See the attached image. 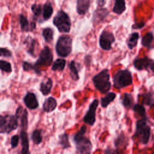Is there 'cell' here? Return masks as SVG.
I'll list each match as a JSON object with an SVG mask.
<instances>
[{"label":"cell","instance_id":"16","mask_svg":"<svg viewBox=\"0 0 154 154\" xmlns=\"http://www.w3.org/2000/svg\"><path fill=\"white\" fill-rule=\"evenodd\" d=\"M152 61V60L147 57L143 58H138L134 60V66L137 70H142L147 69Z\"/></svg>","mask_w":154,"mask_h":154},{"label":"cell","instance_id":"3","mask_svg":"<svg viewBox=\"0 0 154 154\" xmlns=\"http://www.w3.org/2000/svg\"><path fill=\"white\" fill-rule=\"evenodd\" d=\"M72 38L68 35H60L55 45V51L58 57L66 58L72 51Z\"/></svg>","mask_w":154,"mask_h":154},{"label":"cell","instance_id":"37","mask_svg":"<svg viewBox=\"0 0 154 154\" xmlns=\"http://www.w3.org/2000/svg\"><path fill=\"white\" fill-rule=\"evenodd\" d=\"M19 138H20V137L17 135H14L11 137L10 145H11V148L12 149H14L17 147L19 142Z\"/></svg>","mask_w":154,"mask_h":154},{"label":"cell","instance_id":"38","mask_svg":"<svg viewBox=\"0 0 154 154\" xmlns=\"http://www.w3.org/2000/svg\"><path fill=\"white\" fill-rule=\"evenodd\" d=\"M0 57L10 58L12 57V52L7 48L0 47Z\"/></svg>","mask_w":154,"mask_h":154},{"label":"cell","instance_id":"28","mask_svg":"<svg viewBox=\"0 0 154 154\" xmlns=\"http://www.w3.org/2000/svg\"><path fill=\"white\" fill-rule=\"evenodd\" d=\"M22 68L24 71L29 72V71H34L37 75H41V70L39 67H37L34 64H31L28 61H23L22 63Z\"/></svg>","mask_w":154,"mask_h":154},{"label":"cell","instance_id":"7","mask_svg":"<svg viewBox=\"0 0 154 154\" xmlns=\"http://www.w3.org/2000/svg\"><path fill=\"white\" fill-rule=\"evenodd\" d=\"M114 87L120 89L132 84V76L131 72L128 69L119 70L113 75Z\"/></svg>","mask_w":154,"mask_h":154},{"label":"cell","instance_id":"35","mask_svg":"<svg viewBox=\"0 0 154 154\" xmlns=\"http://www.w3.org/2000/svg\"><path fill=\"white\" fill-rule=\"evenodd\" d=\"M0 70L2 72H5L6 73H11L12 72L11 64L10 62L1 60H0Z\"/></svg>","mask_w":154,"mask_h":154},{"label":"cell","instance_id":"31","mask_svg":"<svg viewBox=\"0 0 154 154\" xmlns=\"http://www.w3.org/2000/svg\"><path fill=\"white\" fill-rule=\"evenodd\" d=\"M138 38L139 34L138 32H133L129 35L127 40V45L129 49H132L137 46Z\"/></svg>","mask_w":154,"mask_h":154},{"label":"cell","instance_id":"41","mask_svg":"<svg viewBox=\"0 0 154 154\" xmlns=\"http://www.w3.org/2000/svg\"><path fill=\"white\" fill-rule=\"evenodd\" d=\"M150 68L151 70L154 73V61H152V63L150 64Z\"/></svg>","mask_w":154,"mask_h":154},{"label":"cell","instance_id":"32","mask_svg":"<svg viewBox=\"0 0 154 154\" xmlns=\"http://www.w3.org/2000/svg\"><path fill=\"white\" fill-rule=\"evenodd\" d=\"M143 103L149 106H154V92H148L143 94Z\"/></svg>","mask_w":154,"mask_h":154},{"label":"cell","instance_id":"27","mask_svg":"<svg viewBox=\"0 0 154 154\" xmlns=\"http://www.w3.org/2000/svg\"><path fill=\"white\" fill-rule=\"evenodd\" d=\"M54 31L52 28L46 27L42 31V36L46 43H51L54 40Z\"/></svg>","mask_w":154,"mask_h":154},{"label":"cell","instance_id":"13","mask_svg":"<svg viewBox=\"0 0 154 154\" xmlns=\"http://www.w3.org/2000/svg\"><path fill=\"white\" fill-rule=\"evenodd\" d=\"M19 23L22 32H31L36 28V23L34 21L29 22L27 17L22 14L19 15Z\"/></svg>","mask_w":154,"mask_h":154},{"label":"cell","instance_id":"17","mask_svg":"<svg viewBox=\"0 0 154 154\" xmlns=\"http://www.w3.org/2000/svg\"><path fill=\"white\" fill-rule=\"evenodd\" d=\"M57 106V102L55 98L50 96L46 98L43 103V110L45 112H52Z\"/></svg>","mask_w":154,"mask_h":154},{"label":"cell","instance_id":"18","mask_svg":"<svg viewBox=\"0 0 154 154\" xmlns=\"http://www.w3.org/2000/svg\"><path fill=\"white\" fill-rule=\"evenodd\" d=\"M91 0H77L76 11L78 14L84 15L88 11Z\"/></svg>","mask_w":154,"mask_h":154},{"label":"cell","instance_id":"23","mask_svg":"<svg viewBox=\"0 0 154 154\" xmlns=\"http://www.w3.org/2000/svg\"><path fill=\"white\" fill-rule=\"evenodd\" d=\"M126 10V3L125 0H115L112 11L114 13L120 14Z\"/></svg>","mask_w":154,"mask_h":154},{"label":"cell","instance_id":"33","mask_svg":"<svg viewBox=\"0 0 154 154\" xmlns=\"http://www.w3.org/2000/svg\"><path fill=\"white\" fill-rule=\"evenodd\" d=\"M31 9L34 14V19L37 20L43 12V7L41 4H34L31 5Z\"/></svg>","mask_w":154,"mask_h":154},{"label":"cell","instance_id":"8","mask_svg":"<svg viewBox=\"0 0 154 154\" xmlns=\"http://www.w3.org/2000/svg\"><path fill=\"white\" fill-rule=\"evenodd\" d=\"M53 54L48 46H45L40 51L38 57L34 64L40 67H48L53 62Z\"/></svg>","mask_w":154,"mask_h":154},{"label":"cell","instance_id":"20","mask_svg":"<svg viewBox=\"0 0 154 154\" xmlns=\"http://www.w3.org/2000/svg\"><path fill=\"white\" fill-rule=\"evenodd\" d=\"M109 11L106 8H100L94 11L93 13V21L94 22H99L103 20L108 15Z\"/></svg>","mask_w":154,"mask_h":154},{"label":"cell","instance_id":"39","mask_svg":"<svg viewBox=\"0 0 154 154\" xmlns=\"http://www.w3.org/2000/svg\"><path fill=\"white\" fill-rule=\"evenodd\" d=\"M144 23L143 22H141V23H136V24H134L133 26H132V28H135V29H138V28H141L144 26Z\"/></svg>","mask_w":154,"mask_h":154},{"label":"cell","instance_id":"9","mask_svg":"<svg viewBox=\"0 0 154 154\" xmlns=\"http://www.w3.org/2000/svg\"><path fill=\"white\" fill-rule=\"evenodd\" d=\"M115 42V38L113 34L106 30H103L99 37L100 47L105 51H109L112 48V44Z\"/></svg>","mask_w":154,"mask_h":154},{"label":"cell","instance_id":"14","mask_svg":"<svg viewBox=\"0 0 154 154\" xmlns=\"http://www.w3.org/2000/svg\"><path fill=\"white\" fill-rule=\"evenodd\" d=\"M23 44L26 45V52L33 57H35V46L37 45V41L30 35L27 36L23 41Z\"/></svg>","mask_w":154,"mask_h":154},{"label":"cell","instance_id":"26","mask_svg":"<svg viewBox=\"0 0 154 154\" xmlns=\"http://www.w3.org/2000/svg\"><path fill=\"white\" fill-rule=\"evenodd\" d=\"M31 139L34 144L38 145L40 144L43 140L42 130L38 129H34L31 135Z\"/></svg>","mask_w":154,"mask_h":154},{"label":"cell","instance_id":"19","mask_svg":"<svg viewBox=\"0 0 154 154\" xmlns=\"http://www.w3.org/2000/svg\"><path fill=\"white\" fill-rule=\"evenodd\" d=\"M53 81L51 78H48L45 81H43L40 84V91L43 96L48 95L52 88Z\"/></svg>","mask_w":154,"mask_h":154},{"label":"cell","instance_id":"15","mask_svg":"<svg viewBox=\"0 0 154 154\" xmlns=\"http://www.w3.org/2000/svg\"><path fill=\"white\" fill-rule=\"evenodd\" d=\"M20 138L21 140L22 150L19 152L21 154H28L30 153L29 151V138L28 133L25 130H21L20 132Z\"/></svg>","mask_w":154,"mask_h":154},{"label":"cell","instance_id":"40","mask_svg":"<svg viewBox=\"0 0 154 154\" xmlns=\"http://www.w3.org/2000/svg\"><path fill=\"white\" fill-rule=\"evenodd\" d=\"M97 4L99 7H102L105 4V0H97Z\"/></svg>","mask_w":154,"mask_h":154},{"label":"cell","instance_id":"30","mask_svg":"<svg viewBox=\"0 0 154 154\" xmlns=\"http://www.w3.org/2000/svg\"><path fill=\"white\" fill-rule=\"evenodd\" d=\"M121 101H122V103L125 107L129 108L133 105V102H134L133 97L131 94L125 93L122 96L121 98Z\"/></svg>","mask_w":154,"mask_h":154},{"label":"cell","instance_id":"22","mask_svg":"<svg viewBox=\"0 0 154 154\" xmlns=\"http://www.w3.org/2000/svg\"><path fill=\"white\" fill-rule=\"evenodd\" d=\"M53 7L51 2H46L43 6L42 16L43 20H48L51 18L53 14Z\"/></svg>","mask_w":154,"mask_h":154},{"label":"cell","instance_id":"1","mask_svg":"<svg viewBox=\"0 0 154 154\" xmlns=\"http://www.w3.org/2000/svg\"><path fill=\"white\" fill-rule=\"evenodd\" d=\"M87 131V126L82 125L80 129L73 137L75 144L76 152L79 154H89L91 152L93 145L90 140L84 136Z\"/></svg>","mask_w":154,"mask_h":154},{"label":"cell","instance_id":"34","mask_svg":"<svg viewBox=\"0 0 154 154\" xmlns=\"http://www.w3.org/2000/svg\"><path fill=\"white\" fill-rule=\"evenodd\" d=\"M153 40V35L152 32H148L144 35L141 39V44L143 46L150 48V45Z\"/></svg>","mask_w":154,"mask_h":154},{"label":"cell","instance_id":"11","mask_svg":"<svg viewBox=\"0 0 154 154\" xmlns=\"http://www.w3.org/2000/svg\"><path fill=\"white\" fill-rule=\"evenodd\" d=\"M15 114L18 118L21 130L26 131L28 125V111L22 106H19L16 111Z\"/></svg>","mask_w":154,"mask_h":154},{"label":"cell","instance_id":"5","mask_svg":"<svg viewBox=\"0 0 154 154\" xmlns=\"http://www.w3.org/2000/svg\"><path fill=\"white\" fill-rule=\"evenodd\" d=\"M134 136L142 144H146L148 143L150 136V128L147 123L145 116L137 122Z\"/></svg>","mask_w":154,"mask_h":154},{"label":"cell","instance_id":"36","mask_svg":"<svg viewBox=\"0 0 154 154\" xmlns=\"http://www.w3.org/2000/svg\"><path fill=\"white\" fill-rule=\"evenodd\" d=\"M133 109L134 112L137 113L138 115L144 117L146 115V109L145 108L140 104H135L133 106Z\"/></svg>","mask_w":154,"mask_h":154},{"label":"cell","instance_id":"42","mask_svg":"<svg viewBox=\"0 0 154 154\" xmlns=\"http://www.w3.org/2000/svg\"><path fill=\"white\" fill-rule=\"evenodd\" d=\"M153 119H154V117H153Z\"/></svg>","mask_w":154,"mask_h":154},{"label":"cell","instance_id":"24","mask_svg":"<svg viewBox=\"0 0 154 154\" xmlns=\"http://www.w3.org/2000/svg\"><path fill=\"white\" fill-rule=\"evenodd\" d=\"M58 144L64 150L71 147V145L69 140V135L66 132H64L63 134L59 135Z\"/></svg>","mask_w":154,"mask_h":154},{"label":"cell","instance_id":"10","mask_svg":"<svg viewBox=\"0 0 154 154\" xmlns=\"http://www.w3.org/2000/svg\"><path fill=\"white\" fill-rule=\"evenodd\" d=\"M99 105V100L94 99L90 104L88 109L83 117V122L90 126H93L96 122V112Z\"/></svg>","mask_w":154,"mask_h":154},{"label":"cell","instance_id":"25","mask_svg":"<svg viewBox=\"0 0 154 154\" xmlns=\"http://www.w3.org/2000/svg\"><path fill=\"white\" fill-rule=\"evenodd\" d=\"M66 60L64 58H58L52 64L51 69L53 71L62 72L64 69Z\"/></svg>","mask_w":154,"mask_h":154},{"label":"cell","instance_id":"12","mask_svg":"<svg viewBox=\"0 0 154 154\" xmlns=\"http://www.w3.org/2000/svg\"><path fill=\"white\" fill-rule=\"evenodd\" d=\"M23 100L25 106L29 109H35L38 107L39 103L36 95L32 92H27L25 95Z\"/></svg>","mask_w":154,"mask_h":154},{"label":"cell","instance_id":"2","mask_svg":"<svg viewBox=\"0 0 154 154\" xmlns=\"http://www.w3.org/2000/svg\"><path fill=\"white\" fill-rule=\"evenodd\" d=\"M109 79V70L107 69H105L94 76L92 81L95 88L98 91L101 93H106L111 88V84Z\"/></svg>","mask_w":154,"mask_h":154},{"label":"cell","instance_id":"29","mask_svg":"<svg viewBox=\"0 0 154 154\" xmlns=\"http://www.w3.org/2000/svg\"><path fill=\"white\" fill-rule=\"evenodd\" d=\"M116 94L114 93L110 92L107 93L105 97H102L100 99V103H101L102 107L103 108L107 107V106L111 102L113 101V100L116 98Z\"/></svg>","mask_w":154,"mask_h":154},{"label":"cell","instance_id":"6","mask_svg":"<svg viewBox=\"0 0 154 154\" xmlns=\"http://www.w3.org/2000/svg\"><path fill=\"white\" fill-rule=\"evenodd\" d=\"M53 24L58 31L62 33H68L71 28V20L69 16L63 10H59L53 19Z\"/></svg>","mask_w":154,"mask_h":154},{"label":"cell","instance_id":"4","mask_svg":"<svg viewBox=\"0 0 154 154\" xmlns=\"http://www.w3.org/2000/svg\"><path fill=\"white\" fill-rule=\"evenodd\" d=\"M19 125V120L16 114H0V134H8L16 129Z\"/></svg>","mask_w":154,"mask_h":154},{"label":"cell","instance_id":"21","mask_svg":"<svg viewBox=\"0 0 154 154\" xmlns=\"http://www.w3.org/2000/svg\"><path fill=\"white\" fill-rule=\"evenodd\" d=\"M68 67L70 71V75L74 81H78L79 78V69L76 65V63L75 60H72L68 64Z\"/></svg>","mask_w":154,"mask_h":154}]
</instances>
